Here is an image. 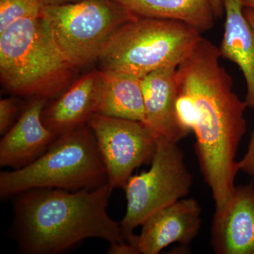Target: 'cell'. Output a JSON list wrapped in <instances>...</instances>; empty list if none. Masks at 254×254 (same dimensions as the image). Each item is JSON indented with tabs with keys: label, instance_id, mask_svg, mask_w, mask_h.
<instances>
[{
	"label": "cell",
	"instance_id": "6da1fadb",
	"mask_svg": "<svg viewBox=\"0 0 254 254\" xmlns=\"http://www.w3.org/2000/svg\"><path fill=\"white\" fill-rule=\"evenodd\" d=\"M220 58L219 48L201 37L175 72L178 97L190 110L195 153L215 208L225 205L235 187L237 151L247 131L248 107L234 92Z\"/></svg>",
	"mask_w": 254,
	"mask_h": 254
},
{
	"label": "cell",
	"instance_id": "7a4b0ae2",
	"mask_svg": "<svg viewBox=\"0 0 254 254\" xmlns=\"http://www.w3.org/2000/svg\"><path fill=\"white\" fill-rule=\"evenodd\" d=\"M113 189L109 184L93 190L38 188L14 198L11 235L24 254H56L86 239L127 242L120 222L107 212Z\"/></svg>",
	"mask_w": 254,
	"mask_h": 254
},
{
	"label": "cell",
	"instance_id": "3957f363",
	"mask_svg": "<svg viewBox=\"0 0 254 254\" xmlns=\"http://www.w3.org/2000/svg\"><path fill=\"white\" fill-rule=\"evenodd\" d=\"M76 70L62 55L41 16L19 20L0 33V80L11 94L56 98L72 84Z\"/></svg>",
	"mask_w": 254,
	"mask_h": 254
},
{
	"label": "cell",
	"instance_id": "277c9868",
	"mask_svg": "<svg viewBox=\"0 0 254 254\" xmlns=\"http://www.w3.org/2000/svg\"><path fill=\"white\" fill-rule=\"evenodd\" d=\"M108 183V173L89 125L57 137L46 153L26 168L0 174V196L38 188L76 191Z\"/></svg>",
	"mask_w": 254,
	"mask_h": 254
},
{
	"label": "cell",
	"instance_id": "5b68a950",
	"mask_svg": "<svg viewBox=\"0 0 254 254\" xmlns=\"http://www.w3.org/2000/svg\"><path fill=\"white\" fill-rule=\"evenodd\" d=\"M201 34L177 20L135 18L107 42L98 60L99 69L143 78L158 68L180 64Z\"/></svg>",
	"mask_w": 254,
	"mask_h": 254
},
{
	"label": "cell",
	"instance_id": "8992f818",
	"mask_svg": "<svg viewBox=\"0 0 254 254\" xmlns=\"http://www.w3.org/2000/svg\"><path fill=\"white\" fill-rule=\"evenodd\" d=\"M41 16L64 58L77 68L98 62L113 33L137 18L115 0L43 5Z\"/></svg>",
	"mask_w": 254,
	"mask_h": 254
},
{
	"label": "cell",
	"instance_id": "52a82bcc",
	"mask_svg": "<svg viewBox=\"0 0 254 254\" xmlns=\"http://www.w3.org/2000/svg\"><path fill=\"white\" fill-rule=\"evenodd\" d=\"M191 185L181 148L158 136L150 170L130 177L125 189L127 211L120 223L127 242L152 214L185 198Z\"/></svg>",
	"mask_w": 254,
	"mask_h": 254
},
{
	"label": "cell",
	"instance_id": "ba28073f",
	"mask_svg": "<svg viewBox=\"0 0 254 254\" xmlns=\"http://www.w3.org/2000/svg\"><path fill=\"white\" fill-rule=\"evenodd\" d=\"M93 130L108 184L125 190L136 168L151 163L158 134L142 122L96 113L88 122Z\"/></svg>",
	"mask_w": 254,
	"mask_h": 254
},
{
	"label": "cell",
	"instance_id": "9c48e42d",
	"mask_svg": "<svg viewBox=\"0 0 254 254\" xmlns=\"http://www.w3.org/2000/svg\"><path fill=\"white\" fill-rule=\"evenodd\" d=\"M200 213L194 198H181L152 214L142 224L141 234L128 242L143 254H158L174 243L190 245L199 232Z\"/></svg>",
	"mask_w": 254,
	"mask_h": 254
},
{
	"label": "cell",
	"instance_id": "30bf717a",
	"mask_svg": "<svg viewBox=\"0 0 254 254\" xmlns=\"http://www.w3.org/2000/svg\"><path fill=\"white\" fill-rule=\"evenodd\" d=\"M211 244L218 254H254V185L235 187L223 206L215 208Z\"/></svg>",
	"mask_w": 254,
	"mask_h": 254
},
{
	"label": "cell",
	"instance_id": "8fae6325",
	"mask_svg": "<svg viewBox=\"0 0 254 254\" xmlns=\"http://www.w3.org/2000/svg\"><path fill=\"white\" fill-rule=\"evenodd\" d=\"M103 86L100 69L83 75L53 103L46 104L41 114L43 123L58 136L86 126L99 111Z\"/></svg>",
	"mask_w": 254,
	"mask_h": 254
},
{
	"label": "cell",
	"instance_id": "7c38bea8",
	"mask_svg": "<svg viewBox=\"0 0 254 254\" xmlns=\"http://www.w3.org/2000/svg\"><path fill=\"white\" fill-rule=\"evenodd\" d=\"M46 98H33L13 127L0 141V165L14 170L26 168L46 153L56 139L41 119L48 103Z\"/></svg>",
	"mask_w": 254,
	"mask_h": 254
},
{
	"label": "cell",
	"instance_id": "4fadbf2b",
	"mask_svg": "<svg viewBox=\"0 0 254 254\" xmlns=\"http://www.w3.org/2000/svg\"><path fill=\"white\" fill-rule=\"evenodd\" d=\"M178 65L158 68L142 78L145 125L158 136L178 143L189 134L177 118V86L175 72Z\"/></svg>",
	"mask_w": 254,
	"mask_h": 254
},
{
	"label": "cell",
	"instance_id": "5bb4252c",
	"mask_svg": "<svg viewBox=\"0 0 254 254\" xmlns=\"http://www.w3.org/2000/svg\"><path fill=\"white\" fill-rule=\"evenodd\" d=\"M225 15V31L220 50L221 58L236 64L246 84L247 106L254 109V28L244 14L241 0H222Z\"/></svg>",
	"mask_w": 254,
	"mask_h": 254
},
{
	"label": "cell",
	"instance_id": "9a60e30c",
	"mask_svg": "<svg viewBox=\"0 0 254 254\" xmlns=\"http://www.w3.org/2000/svg\"><path fill=\"white\" fill-rule=\"evenodd\" d=\"M137 18L173 19L210 31L215 16L209 0H115Z\"/></svg>",
	"mask_w": 254,
	"mask_h": 254
},
{
	"label": "cell",
	"instance_id": "2e32d148",
	"mask_svg": "<svg viewBox=\"0 0 254 254\" xmlns=\"http://www.w3.org/2000/svg\"><path fill=\"white\" fill-rule=\"evenodd\" d=\"M98 113L145 123L142 78L118 71H103Z\"/></svg>",
	"mask_w": 254,
	"mask_h": 254
},
{
	"label": "cell",
	"instance_id": "e0dca14e",
	"mask_svg": "<svg viewBox=\"0 0 254 254\" xmlns=\"http://www.w3.org/2000/svg\"><path fill=\"white\" fill-rule=\"evenodd\" d=\"M42 0H0V33L21 19L41 16Z\"/></svg>",
	"mask_w": 254,
	"mask_h": 254
},
{
	"label": "cell",
	"instance_id": "ac0fdd59",
	"mask_svg": "<svg viewBox=\"0 0 254 254\" xmlns=\"http://www.w3.org/2000/svg\"><path fill=\"white\" fill-rule=\"evenodd\" d=\"M20 108L21 102L16 98L0 100V134H5L13 127Z\"/></svg>",
	"mask_w": 254,
	"mask_h": 254
},
{
	"label": "cell",
	"instance_id": "d6986e66",
	"mask_svg": "<svg viewBox=\"0 0 254 254\" xmlns=\"http://www.w3.org/2000/svg\"><path fill=\"white\" fill-rule=\"evenodd\" d=\"M237 164L239 171L243 172L254 177V131L247 153Z\"/></svg>",
	"mask_w": 254,
	"mask_h": 254
},
{
	"label": "cell",
	"instance_id": "ffe728a7",
	"mask_svg": "<svg viewBox=\"0 0 254 254\" xmlns=\"http://www.w3.org/2000/svg\"><path fill=\"white\" fill-rule=\"evenodd\" d=\"M108 253L109 254H140L138 249L128 242H114L110 244Z\"/></svg>",
	"mask_w": 254,
	"mask_h": 254
},
{
	"label": "cell",
	"instance_id": "44dd1931",
	"mask_svg": "<svg viewBox=\"0 0 254 254\" xmlns=\"http://www.w3.org/2000/svg\"><path fill=\"white\" fill-rule=\"evenodd\" d=\"M211 4L212 9L216 18H222L225 14L222 0H209Z\"/></svg>",
	"mask_w": 254,
	"mask_h": 254
},
{
	"label": "cell",
	"instance_id": "7402d4cb",
	"mask_svg": "<svg viewBox=\"0 0 254 254\" xmlns=\"http://www.w3.org/2000/svg\"><path fill=\"white\" fill-rule=\"evenodd\" d=\"M82 0H42L44 5H62L77 2Z\"/></svg>",
	"mask_w": 254,
	"mask_h": 254
},
{
	"label": "cell",
	"instance_id": "603a6c76",
	"mask_svg": "<svg viewBox=\"0 0 254 254\" xmlns=\"http://www.w3.org/2000/svg\"><path fill=\"white\" fill-rule=\"evenodd\" d=\"M244 14H245L247 21L254 28V11L253 10L248 9V8H244Z\"/></svg>",
	"mask_w": 254,
	"mask_h": 254
},
{
	"label": "cell",
	"instance_id": "cb8c5ba5",
	"mask_svg": "<svg viewBox=\"0 0 254 254\" xmlns=\"http://www.w3.org/2000/svg\"><path fill=\"white\" fill-rule=\"evenodd\" d=\"M244 8H248L254 11V0H241Z\"/></svg>",
	"mask_w": 254,
	"mask_h": 254
}]
</instances>
